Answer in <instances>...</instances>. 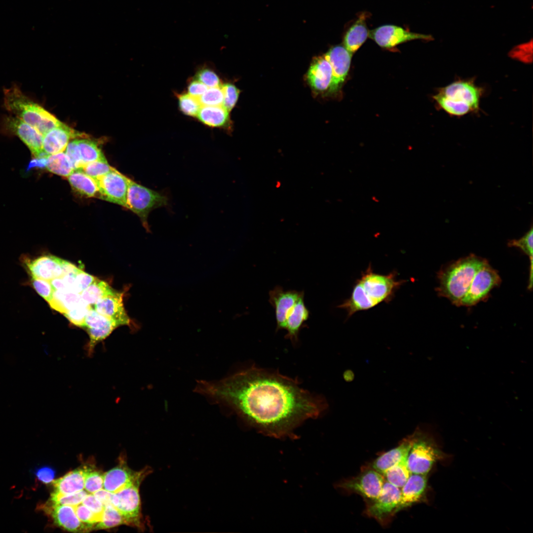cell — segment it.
<instances>
[{
  "mask_svg": "<svg viewBox=\"0 0 533 533\" xmlns=\"http://www.w3.org/2000/svg\"><path fill=\"white\" fill-rule=\"evenodd\" d=\"M179 107L185 114L196 117L201 105L198 98L191 96L189 93L177 94Z\"/></svg>",
  "mask_w": 533,
  "mask_h": 533,
  "instance_id": "obj_38",
  "label": "cell"
},
{
  "mask_svg": "<svg viewBox=\"0 0 533 533\" xmlns=\"http://www.w3.org/2000/svg\"><path fill=\"white\" fill-rule=\"evenodd\" d=\"M168 197L164 194L142 186L129 179L126 208L137 214L143 225L149 230L148 217L153 209L165 207Z\"/></svg>",
  "mask_w": 533,
  "mask_h": 533,
  "instance_id": "obj_7",
  "label": "cell"
},
{
  "mask_svg": "<svg viewBox=\"0 0 533 533\" xmlns=\"http://www.w3.org/2000/svg\"><path fill=\"white\" fill-rule=\"evenodd\" d=\"M104 486V475L98 471L86 468L84 478V489L89 493L93 494L102 489Z\"/></svg>",
  "mask_w": 533,
  "mask_h": 533,
  "instance_id": "obj_40",
  "label": "cell"
},
{
  "mask_svg": "<svg viewBox=\"0 0 533 533\" xmlns=\"http://www.w3.org/2000/svg\"><path fill=\"white\" fill-rule=\"evenodd\" d=\"M5 109L37 129L43 136L62 122L38 103L25 95L16 85L4 90Z\"/></svg>",
  "mask_w": 533,
  "mask_h": 533,
  "instance_id": "obj_5",
  "label": "cell"
},
{
  "mask_svg": "<svg viewBox=\"0 0 533 533\" xmlns=\"http://www.w3.org/2000/svg\"><path fill=\"white\" fill-rule=\"evenodd\" d=\"M198 120L211 127L228 128L229 112L223 106H201L197 115Z\"/></svg>",
  "mask_w": 533,
  "mask_h": 533,
  "instance_id": "obj_30",
  "label": "cell"
},
{
  "mask_svg": "<svg viewBox=\"0 0 533 533\" xmlns=\"http://www.w3.org/2000/svg\"><path fill=\"white\" fill-rule=\"evenodd\" d=\"M65 152L75 170L91 162L106 158L96 143L86 139L70 142Z\"/></svg>",
  "mask_w": 533,
  "mask_h": 533,
  "instance_id": "obj_18",
  "label": "cell"
},
{
  "mask_svg": "<svg viewBox=\"0 0 533 533\" xmlns=\"http://www.w3.org/2000/svg\"><path fill=\"white\" fill-rule=\"evenodd\" d=\"M152 469L146 467L139 471H134L123 464L118 465L104 474L103 488L116 493L135 483H141Z\"/></svg>",
  "mask_w": 533,
  "mask_h": 533,
  "instance_id": "obj_16",
  "label": "cell"
},
{
  "mask_svg": "<svg viewBox=\"0 0 533 533\" xmlns=\"http://www.w3.org/2000/svg\"><path fill=\"white\" fill-rule=\"evenodd\" d=\"M85 329L89 336L86 346L88 355H92L96 345L106 339L116 328L110 320L98 313L92 306L85 318Z\"/></svg>",
  "mask_w": 533,
  "mask_h": 533,
  "instance_id": "obj_17",
  "label": "cell"
},
{
  "mask_svg": "<svg viewBox=\"0 0 533 533\" xmlns=\"http://www.w3.org/2000/svg\"><path fill=\"white\" fill-rule=\"evenodd\" d=\"M129 178L114 168L95 180L99 198L126 207Z\"/></svg>",
  "mask_w": 533,
  "mask_h": 533,
  "instance_id": "obj_12",
  "label": "cell"
},
{
  "mask_svg": "<svg viewBox=\"0 0 533 533\" xmlns=\"http://www.w3.org/2000/svg\"><path fill=\"white\" fill-rule=\"evenodd\" d=\"M140 484H133L116 493L118 503L116 508L125 519L127 525L142 529L144 524L139 490Z\"/></svg>",
  "mask_w": 533,
  "mask_h": 533,
  "instance_id": "obj_15",
  "label": "cell"
},
{
  "mask_svg": "<svg viewBox=\"0 0 533 533\" xmlns=\"http://www.w3.org/2000/svg\"><path fill=\"white\" fill-rule=\"evenodd\" d=\"M354 374L351 370L347 369L343 373V378L346 382L352 381L354 380Z\"/></svg>",
  "mask_w": 533,
  "mask_h": 533,
  "instance_id": "obj_55",
  "label": "cell"
},
{
  "mask_svg": "<svg viewBox=\"0 0 533 533\" xmlns=\"http://www.w3.org/2000/svg\"><path fill=\"white\" fill-rule=\"evenodd\" d=\"M49 281L55 290L66 289V286L61 277L54 278Z\"/></svg>",
  "mask_w": 533,
  "mask_h": 533,
  "instance_id": "obj_54",
  "label": "cell"
},
{
  "mask_svg": "<svg viewBox=\"0 0 533 533\" xmlns=\"http://www.w3.org/2000/svg\"><path fill=\"white\" fill-rule=\"evenodd\" d=\"M123 293L114 291L100 299L94 309L100 314L112 321L117 327L131 325V320L123 304Z\"/></svg>",
  "mask_w": 533,
  "mask_h": 533,
  "instance_id": "obj_21",
  "label": "cell"
},
{
  "mask_svg": "<svg viewBox=\"0 0 533 533\" xmlns=\"http://www.w3.org/2000/svg\"><path fill=\"white\" fill-rule=\"evenodd\" d=\"M91 307V305L82 300L76 306L63 314L74 325L84 328L86 316Z\"/></svg>",
  "mask_w": 533,
  "mask_h": 533,
  "instance_id": "obj_39",
  "label": "cell"
},
{
  "mask_svg": "<svg viewBox=\"0 0 533 533\" xmlns=\"http://www.w3.org/2000/svg\"><path fill=\"white\" fill-rule=\"evenodd\" d=\"M208 87L196 79L191 80L188 86L190 95L199 98L207 90Z\"/></svg>",
  "mask_w": 533,
  "mask_h": 533,
  "instance_id": "obj_52",
  "label": "cell"
},
{
  "mask_svg": "<svg viewBox=\"0 0 533 533\" xmlns=\"http://www.w3.org/2000/svg\"><path fill=\"white\" fill-rule=\"evenodd\" d=\"M407 456V465L411 474L426 475L434 464L442 458V453L428 435L418 427Z\"/></svg>",
  "mask_w": 533,
  "mask_h": 533,
  "instance_id": "obj_6",
  "label": "cell"
},
{
  "mask_svg": "<svg viewBox=\"0 0 533 533\" xmlns=\"http://www.w3.org/2000/svg\"><path fill=\"white\" fill-rule=\"evenodd\" d=\"M82 503L88 508L101 521L104 506L93 494H87Z\"/></svg>",
  "mask_w": 533,
  "mask_h": 533,
  "instance_id": "obj_50",
  "label": "cell"
},
{
  "mask_svg": "<svg viewBox=\"0 0 533 533\" xmlns=\"http://www.w3.org/2000/svg\"><path fill=\"white\" fill-rule=\"evenodd\" d=\"M407 456L389 468L382 474L386 481L400 489L411 474L407 465Z\"/></svg>",
  "mask_w": 533,
  "mask_h": 533,
  "instance_id": "obj_34",
  "label": "cell"
},
{
  "mask_svg": "<svg viewBox=\"0 0 533 533\" xmlns=\"http://www.w3.org/2000/svg\"><path fill=\"white\" fill-rule=\"evenodd\" d=\"M86 468L73 470L54 481L55 489L52 493L57 495H66L83 490Z\"/></svg>",
  "mask_w": 533,
  "mask_h": 533,
  "instance_id": "obj_29",
  "label": "cell"
},
{
  "mask_svg": "<svg viewBox=\"0 0 533 533\" xmlns=\"http://www.w3.org/2000/svg\"><path fill=\"white\" fill-rule=\"evenodd\" d=\"M352 54L342 45L331 48L324 55L330 63L333 75V92L341 87L348 74Z\"/></svg>",
  "mask_w": 533,
  "mask_h": 533,
  "instance_id": "obj_22",
  "label": "cell"
},
{
  "mask_svg": "<svg viewBox=\"0 0 533 533\" xmlns=\"http://www.w3.org/2000/svg\"><path fill=\"white\" fill-rule=\"evenodd\" d=\"M82 301L80 294L73 292L67 289H61L54 291L51 300L48 303L52 308L64 314Z\"/></svg>",
  "mask_w": 533,
  "mask_h": 533,
  "instance_id": "obj_31",
  "label": "cell"
},
{
  "mask_svg": "<svg viewBox=\"0 0 533 533\" xmlns=\"http://www.w3.org/2000/svg\"><path fill=\"white\" fill-rule=\"evenodd\" d=\"M114 291L106 282L95 278L91 284L81 292L80 295L85 302L92 305Z\"/></svg>",
  "mask_w": 533,
  "mask_h": 533,
  "instance_id": "obj_35",
  "label": "cell"
},
{
  "mask_svg": "<svg viewBox=\"0 0 533 533\" xmlns=\"http://www.w3.org/2000/svg\"><path fill=\"white\" fill-rule=\"evenodd\" d=\"M487 263L486 259L471 254L442 269L437 275L439 285L436 290L438 296L460 306L475 274Z\"/></svg>",
  "mask_w": 533,
  "mask_h": 533,
  "instance_id": "obj_3",
  "label": "cell"
},
{
  "mask_svg": "<svg viewBox=\"0 0 533 533\" xmlns=\"http://www.w3.org/2000/svg\"><path fill=\"white\" fill-rule=\"evenodd\" d=\"M84 135L62 123L43 136V157L65 152L71 139Z\"/></svg>",
  "mask_w": 533,
  "mask_h": 533,
  "instance_id": "obj_23",
  "label": "cell"
},
{
  "mask_svg": "<svg viewBox=\"0 0 533 533\" xmlns=\"http://www.w3.org/2000/svg\"><path fill=\"white\" fill-rule=\"evenodd\" d=\"M308 82L316 92L333 93V75L331 66L324 56L313 59L307 75Z\"/></svg>",
  "mask_w": 533,
  "mask_h": 533,
  "instance_id": "obj_19",
  "label": "cell"
},
{
  "mask_svg": "<svg viewBox=\"0 0 533 533\" xmlns=\"http://www.w3.org/2000/svg\"><path fill=\"white\" fill-rule=\"evenodd\" d=\"M104 506L112 505L116 508L118 503V498L116 493L101 489L93 494Z\"/></svg>",
  "mask_w": 533,
  "mask_h": 533,
  "instance_id": "obj_51",
  "label": "cell"
},
{
  "mask_svg": "<svg viewBox=\"0 0 533 533\" xmlns=\"http://www.w3.org/2000/svg\"><path fill=\"white\" fill-rule=\"evenodd\" d=\"M72 188L87 197H98L99 190L95 181L83 172L75 170L67 177Z\"/></svg>",
  "mask_w": 533,
  "mask_h": 533,
  "instance_id": "obj_32",
  "label": "cell"
},
{
  "mask_svg": "<svg viewBox=\"0 0 533 533\" xmlns=\"http://www.w3.org/2000/svg\"><path fill=\"white\" fill-rule=\"evenodd\" d=\"M370 16L368 12L359 14L356 20L348 28L343 37V46L351 54L361 46L369 37L367 21Z\"/></svg>",
  "mask_w": 533,
  "mask_h": 533,
  "instance_id": "obj_26",
  "label": "cell"
},
{
  "mask_svg": "<svg viewBox=\"0 0 533 533\" xmlns=\"http://www.w3.org/2000/svg\"><path fill=\"white\" fill-rule=\"evenodd\" d=\"M426 475L411 474L401 489V495L396 513L419 502L427 487Z\"/></svg>",
  "mask_w": 533,
  "mask_h": 533,
  "instance_id": "obj_24",
  "label": "cell"
},
{
  "mask_svg": "<svg viewBox=\"0 0 533 533\" xmlns=\"http://www.w3.org/2000/svg\"><path fill=\"white\" fill-rule=\"evenodd\" d=\"M309 315V311L304 302V293L289 312L286 320L285 329L287 331L285 338L292 342L298 341L299 333Z\"/></svg>",
  "mask_w": 533,
  "mask_h": 533,
  "instance_id": "obj_27",
  "label": "cell"
},
{
  "mask_svg": "<svg viewBox=\"0 0 533 533\" xmlns=\"http://www.w3.org/2000/svg\"><path fill=\"white\" fill-rule=\"evenodd\" d=\"M44 167L50 172L67 177L75 170L65 152L44 156Z\"/></svg>",
  "mask_w": 533,
  "mask_h": 533,
  "instance_id": "obj_33",
  "label": "cell"
},
{
  "mask_svg": "<svg viewBox=\"0 0 533 533\" xmlns=\"http://www.w3.org/2000/svg\"><path fill=\"white\" fill-rule=\"evenodd\" d=\"M369 37L380 47L391 49L397 45L414 40L430 41V35L417 33L394 25H383L369 31Z\"/></svg>",
  "mask_w": 533,
  "mask_h": 533,
  "instance_id": "obj_10",
  "label": "cell"
},
{
  "mask_svg": "<svg viewBox=\"0 0 533 533\" xmlns=\"http://www.w3.org/2000/svg\"><path fill=\"white\" fill-rule=\"evenodd\" d=\"M384 482L382 474L371 467L355 477L339 483L338 486L347 492L357 494L372 502L380 495Z\"/></svg>",
  "mask_w": 533,
  "mask_h": 533,
  "instance_id": "obj_9",
  "label": "cell"
},
{
  "mask_svg": "<svg viewBox=\"0 0 533 533\" xmlns=\"http://www.w3.org/2000/svg\"><path fill=\"white\" fill-rule=\"evenodd\" d=\"M195 78L210 88L220 87L222 85L217 74L207 67L200 69L195 74Z\"/></svg>",
  "mask_w": 533,
  "mask_h": 533,
  "instance_id": "obj_44",
  "label": "cell"
},
{
  "mask_svg": "<svg viewBox=\"0 0 533 533\" xmlns=\"http://www.w3.org/2000/svg\"><path fill=\"white\" fill-rule=\"evenodd\" d=\"M222 89L224 94L223 106L230 112L235 105L238 98L240 91L233 84H222Z\"/></svg>",
  "mask_w": 533,
  "mask_h": 533,
  "instance_id": "obj_45",
  "label": "cell"
},
{
  "mask_svg": "<svg viewBox=\"0 0 533 533\" xmlns=\"http://www.w3.org/2000/svg\"><path fill=\"white\" fill-rule=\"evenodd\" d=\"M483 91L474 79H459L439 88L433 99L447 114L460 117L479 111Z\"/></svg>",
  "mask_w": 533,
  "mask_h": 533,
  "instance_id": "obj_4",
  "label": "cell"
},
{
  "mask_svg": "<svg viewBox=\"0 0 533 533\" xmlns=\"http://www.w3.org/2000/svg\"><path fill=\"white\" fill-rule=\"evenodd\" d=\"M501 281L497 270L488 262L475 274L460 305L470 306L485 300L491 291L499 285Z\"/></svg>",
  "mask_w": 533,
  "mask_h": 533,
  "instance_id": "obj_8",
  "label": "cell"
},
{
  "mask_svg": "<svg viewBox=\"0 0 533 533\" xmlns=\"http://www.w3.org/2000/svg\"><path fill=\"white\" fill-rule=\"evenodd\" d=\"M414 441L413 434L404 439L397 447L382 454L372 463L371 467L381 474L408 456Z\"/></svg>",
  "mask_w": 533,
  "mask_h": 533,
  "instance_id": "obj_28",
  "label": "cell"
},
{
  "mask_svg": "<svg viewBox=\"0 0 533 533\" xmlns=\"http://www.w3.org/2000/svg\"><path fill=\"white\" fill-rule=\"evenodd\" d=\"M50 513L56 525L72 532H85L91 525L82 523L76 515L74 506L53 504Z\"/></svg>",
  "mask_w": 533,
  "mask_h": 533,
  "instance_id": "obj_25",
  "label": "cell"
},
{
  "mask_svg": "<svg viewBox=\"0 0 533 533\" xmlns=\"http://www.w3.org/2000/svg\"><path fill=\"white\" fill-rule=\"evenodd\" d=\"M1 127L4 132L20 138L28 148L34 158L43 156V136L35 127L13 115L4 117Z\"/></svg>",
  "mask_w": 533,
  "mask_h": 533,
  "instance_id": "obj_11",
  "label": "cell"
},
{
  "mask_svg": "<svg viewBox=\"0 0 533 533\" xmlns=\"http://www.w3.org/2000/svg\"><path fill=\"white\" fill-rule=\"evenodd\" d=\"M95 278L79 269L76 275L75 292L80 294L91 284Z\"/></svg>",
  "mask_w": 533,
  "mask_h": 533,
  "instance_id": "obj_49",
  "label": "cell"
},
{
  "mask_svg": "<svg viewBox=\"0 0 533 533\" xmlns=\"http://www.w3.org/2000/svg\"><path fill=\"white\" fill-rule=\"evenodd\" d=\"M61 260L52 255L36 258L23 255L20 257V261L31 278L48 281L63 276Z\"/></svg>",
  "mask_w": 533,
  "mask_h": 533,
  "instance_id": "obj_13",
  "label": "cell"
},
{
  "mask_svg": "<svg viewBox=\"0 0 533 533\" xmlns=\"http://www.w3.org/2000/svg\"><path fill=\"white\" fill-rule=\"evenodd\" d=\"M533 234L532 226L530 229L519 239L510 240L508 245L510 247H516L521 249L530 258L531 265L530 270H533Z\"/></svg>",
  "mask_w": 533,
  "mask_h": 533,
  "instance_id": "obj_41",
  "label": "cell"
},
{
  "mask_svg": "<svg viewBox=\"0 0 533 533\" xmlns=\"http://www.w3.org/2000/svg\"><path fill=\"white\" fill-rule=\"evenodd\" d=\"M29 284L45 301H50L55 290L49 281L31 278Z\"/></svg>",
  "mask_w": 533,
  "mask_h": 533,
  "instance_id": "obj_46",
  "label": "cell"
},
{
  "mask_svg": "<svg viewBox=\"0 0 533 533\" xmlns=\"http://www.w3.org/2000/svg\"><path fill=\"white\" fill-rule=\"evenodd\" d=\"M234 411L266 434H292L301 423L318 417L328 407L292 379L251 368L217 381H198L194 390Z\"/></svg>",
  "mask_w": 533,
  "mask_h": 533,
  "instance_id": "obj_1",
  "label": "cell"
},
{
  "mask_svg": "<svg viewBox=\"0 0 533 533\" xmlns=\"http://www.w3.org/2000/svg\"><path fill=\"white\" fill-rule=\"evenodd\" d=\"M401 495V489L385 480L378 497L371 502L366 509V513L380 522L396 514Z\"/></svg>",
  "mask_w": 533,
  "mask_h": 533,
  "instance_id": "obj_14",
  "label": "cell"
},
{
  "mask_svg": "<svg viewBox=\"0 0 533 533\" xmlns=\"http://www.w3.org/2000/svg\"><path fill=\"white\" fill-rule=\"evenodd\" d=\"M303 293V291H285L280 286H276L269 291V302L275 310L277 330L285 328L289 312Z\"/></svg>",
  "mask_w": 533,
  "mask_h": 533,
  "instance_id": "obj_20",
  "label": "cell"
},
{
  "mask_svg": "<svg viewBox=\"0 0 533 533\" xmlns=\"http://www.w3.org/2000/svg\"><path fill=\"white\" fill-rule=\"evenodd\" d=\"M122 524H127L122 515L115 507L108 505L104 506L101 520L98 523L95 528L106 529Z\"/></svg>",
  "mask_w": 533,
  "mask_h": 533,
  "instance_id": "obj_36",
  "label": "cell"
},
{
  "mask_svg": "<svg viewBox=\"0 0 533 533\" xmlns=\"http://www.w3.org/2000/svg\"><path fill=\"white\" fill-rule=\"evenodd\" d=\"M221 86L207 89L198 98L201 105L202 106L223 105L224 94Z\"/></svg>",
  "mask_w": 533,
  "mask_h": 533,
  "instance_id": "obj_43",
  "label": "cell"
},
{
  "mask_svg": "<svg viewBox=\"0 0 533 533\" xmlns=\"http://www.w3.org/2000/svg\"><path fill=\"white\" fill-rule=\"evenodd\" d=\"M74 507L76 516L82 523L92 526L100 521L99 518L82 503Z\"/></svg>",
  "mask_w": 533,
  "mask_h": 533,
  "instance_id": "obj_48",
  "label": "cell"
},
{
  "mask_svg": "<svg viewBox=\"0 0 533 533\" xmlns=\"http://www.w3.org/2000/svg\"><path fill=\"white\" fill-rule=\"evenodd\" d=\"M113 169L105 158L91 162L76 170L83 172L95 181Z\"/></svg>",
  "mask_w": 533,
  "mask_h": 533,
  "instance_id": "obj_37",
  "label": "cell"
},
{
  "mask_svg": "<svg viewBox=\"0 0 533 533\" xmlns=\"http://www.w3.org/2000/svg\"><path fill=\"white\" fill-rule=\"evenodd\" d=\"M532 43H526L517 46L510 51V57L524 63H532V45L530 47Z\"/></svg>",
  "mask_w": 533,
  "mask_h": 533,
  "instance_id": "obj_47",
  "label": "cell"
},
{
  "mask_svg": "<svg viewBox=\"0 0 533 533\" xmlns=\"http://www.w3.org/2000/svg\"><path fill=\"white\" fill-rule=\"evenodd\" d=\"M396 270L383 274L375 272L369 264L355 281L349 298L338 306L349 318L355 313L372 308L382 303H389L406 280L397 279Z\"/></svg>",
  "mask_w": 533,
  "mask_h": 533,
  "instance_id": "obj_2",
  "label": "cell"
},
{
  "mask_svg": "<svg viewBox=\"0 0 533 533\" xmlns=\"http://www.w3.org/2000/svg\"><path fill=\"white\" fill-rule=\"evenodd\" d=\"M88 494L82 490L79 492L66 495H51L50 501L53 504L75 506L82 503Z\"/></svg>",
  "mask_w": 533,
  "mask_h": 533,
  "instance_id": "obj_42",
  "label": "cell"
},
{
  "mask_svg": "<svg viewBox=\"0 0 533 533\" xmlns=\"http://www.w3.org/2000/svg\"><path fill=\"white\" fill-rule=\"evenodd\" d=\"M35 474L40 481L47 484L53 481L55 476V471L51 467L44 466L37 469Z\"/></svg>",
  "mask_w": 533,
  "mask_h": 533,
  "instance_id": "obj_53",
  "label": "cell"
}]
</instances>
